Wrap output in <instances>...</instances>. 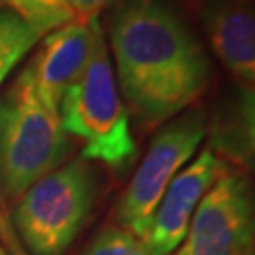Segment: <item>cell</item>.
I'll return each instance as SVG.
<instances>
[{
	"label": "cell",
	"mask_w": 255,
	"mask_h": 255,
	"mask_svg": "<svg viewBox=\"0 0 255 255\" xmlns=\"http://www.w3.org/2000/svg\"><path fill=\"white\" fill-rule=\"evenodd\" d=\"M108 21L116 83L138 125L161 127L208 89L212 61L166 0H118Z\"/></svg>",
	"instance_id": "1"
},
{
	"label": "cell",
	"mask_w": 255,
	"mask_h": 255,
	"mask_svg": "<svg viewBox=\"0 0 255 255\" xmlns=\"http://www.w3.org/2000/svg\"><path fill=\"white\" fill-rule=\"evenodd\" d=\"M89 61L59 104V121L68 136L83 142L82 157L112 170H125L136 157L130 118L116 83L106 32L99 17L89 21Z\"/></svg>",
	"instance_id": "2"
},
{
	"label": "cell",
	"mask_w": 255,
	"mask_h": 255,
	"mask_svg": "<svg viewBox=\"0 0 255 255\" xmlns=\"http://www.w3.org/2000/svg\"><path fill=\"white\" fill-rule=\"evenodd\" d=\"M72 140L61 127L59 114L46 106L30 64L0 95V195L17 201L32 183L63 166Z\"/></svg>",
	"instance_id": "3"
},
{
	"label": "cell",
	"mask_w": 255,
	"mask_h": 255,
	"mask_svg": "<svg viewBox=\"0 0 255 255\" xmlns=\"http://www.w3.org/2000/svg\"><path fill=\"white\" fill-rule=\"evenodd\" d=\"M99 172L83 157L55 168L19 197L9 225L28 255H64L91 219Z\"/></svg>",
	"instance_id": "4"
},
{
	"label": "cell",
	"mask_w": 255,
	"mask_h": 255,
	"mask_svg": "<svg viewBox=\"0 0 255 255\" xmlns=\"http://www.w3.org/2000/svg\"><path fill=\"white\" fill-rule=\"evenodd\" d=\"M206 136V114L189 108L166 121L155 132L136 172L118 202L119 227L146 238L155 210L174 176L191 161Z\"/></svg>",
	"instance_id": "5"
},
{
	"label": "cell",
	"mask_w": 255,
	"mask_h": 255,
	"mask_svg": "<svg viewBox=\"0 0 255 255\" xmlns=\"http://www.w3.org/2000/svg\"><path fill=\"white\" fill-rule=\"evenodd\" d=\"M254 231L252 185L229 168L195 208L178 255H252Z\"/></svg>",
	"instance_id": "6"
},
{
	"label": "cell",
	"mask_w": 255,
	"mask_h": 255,
	"mask_svg": "<svg viewBox=\"0 0 255 255\" xmlns=\"http://www.w3.org/2000/svg\"><path fill=\"white\" fill-rule=\"evenodd\" d=\"M229 170L225 161L204 149L174 176L155 210L146 244L157 254L168 255L182 246L193 212L208 189Z\"/></svg>",
	"instance_id": "7"
},
{
	"label": "cell",
	"mask_w": 255,
	"mask_h": 255,
	"mask_svg": "<svg viewBox=\"0 0 255 255\" xmlns=\"http://www.w3.org/2000/svg\"><path fill=\"white\" fill-rule=\"evenodd\" d=\"M201 23L219 63L240 85L255 82L254 0H204Z\"/></svg>",
	"instance_id": "8"
},
{
	"label": "cell",
	"mask_w": 255,
	"mask_h": 255,
	"mask_svg": "<svg viewBox=\"0 0 255 255\" xmlns=\"http://www.w3.org/2000/svg\"><path fill=\"white\" fill-rule=\"evenodd\" d=\"M93 34L89 23H72L44 36L36 55L28 61L36 89L49 110L59 104L89 61Z\"/></svg>",
	"instance_id": "9"
},
{
	"label": "cell",
	"mask_w": 255,
	"mask_h": 255,
	"mask_svg": "<svg viewBox=\"0 0 255 255\" xmlns=\"http://www.w3.org/2000/svg\"><path fill=\"white\" fill-rule=\"evenodd\" d=\"M255 97L254 87L238 83L206 118V134L212 153L237 164L246 172L254 168L255 151Z\"/></svg>",
	"instance_id": "10"
},
{
	"label": "cell",
	"mask_w": 255,
	"mask_h": 255,
	"mask_svg": "<svg viewBox=\"0 0 255 255\" xmlns=\"http://www.w3.org/2000/svg\"><path fill=\"white\" fill-rule=\"evenodd\" d=\"M38 40L40 36L17 13L0 6V85Z\"/></svg>",
	"instance_id": "11"
},
{
	"label": "cell",
	"mask_w": 255,
	"mask_h": 255,
	"mask_svg": "<svg viewBox=\"0 0 255 255\" xmlns=\"http://www.w3.org/2000/svg\"><path fill=\"white\" fill-rule=\"evenodd\" d=\"M2 4L17 13L40 38L76 23L64 0H0V6Z\"/></svg>",
	"instance_id": "12"
},
{
	"label": "cell",
	"mask_w": 255,
	"mask_h": 255,
	"mask_svg": "<svg viewBox=\"0 0 255 255\" xmlns=\"http://www.w3.org/2000/svg\"><path fill=\"white\" fill-rule=\"evenodd\" d=\"M82 255H161L146 244V240L128 233L119 225L104 227L85 246Z\"/></svg>",
	"instance_id": "13"
},
{
	"label": "cell",
	"mask_w": 255,
	"mask_h": 255,
	"mask_svg": "<svg viewBox=\"0 0 255 255\" xmlns=\"http://www.w3.org/2000/svg\"><path fill=\"white\" fill-rule=\"evenodd\" d=\"M72 11L76 23H89L91 19L99 17L104 8H108L114 0H64Z\"/></svg>",
	"instance_id": "14"
},
{
	"label": "cell",
	"mask_w": 255,
	"mask_h": 255,
	"mask_svg": "<svg viewBox=\"0 0 255 255\" xmlns=\"http://www.w3.org/2000/svg\"><path fill=\"white\" fill-rule=\"evenodd\" d=\"M0 246L4 248V252L8 255H25L27 252L23 250L19 242L17 235L13 233V229L9 225V219L4 214V201L0 195Z\"/></svg>",
	"instance_id": "15"
},
{
	"label": "cell",
	"mask_w": 255,
	"mask_h": 255,
	"mask_svg": "<svg viewBox=\"0 0 255 255\" xmlns=\"http://www.w3.org/2000/svg\"><path fill=\"white\" fill-rule=\"evenodd\" d=\"M0 255H8L6 252H4V248H2V246H0Z\"/></svg>",
	"instance_id": "16"
},
{
	"label": "cell",
	"mask_w": 255,
	"mask_h": 255,
	"mask_svg": "<svg viewBox=\"0 0 255 255\" xmlns=\"http://www.w3.org/2000/svg\"><path fill=\"white\" fill-rule=\"evenodd\" d=\"M25 255H28V254H25Z\"/></svg>",
	"instance_id": "17"
},
{
	"label": "cell",
	"mask_w": 255,
	"mask_h": 255,
	"mask_svg": "<svg viewBox=\"0 0 255 255\" xmlns=\"http://www.w3.org/2000/svg\"><path fill=\"white\" fill-rule=\"evenodd\" d=\"M252 255H254V254H252Z\"/></svg>",
	"instance_id": "18"
}]
</instances>
